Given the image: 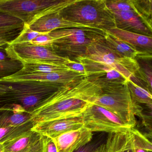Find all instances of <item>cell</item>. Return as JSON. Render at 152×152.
I'll return each instance as SVG.
<instances>
[{"mask_svg": "<svg viewBox=\"0 0 152 152\" xmlns=\"http://www.w3.org/2000/svg\"><path fill=\"white\" fill-rule=\"evenodd\" d=\"M101 91L98 84L85 77L65 84L31 114L32 120L36 123L82 116Z\"/></svg>", "mask_w": 152, "mask_h": 152, "instance_id": "obj_1", "label": "cell"}, {"mask_svg": "<svg viewBox=\"0 0 152 152\" xmlns=\"http://www.w3.org/2000/svg\"><path fill=\"white\" fill-rule=\"evenodd\" d=\"M62 86L38 81H0V106L18 105L31 114Z\"/></svg>", "mask_w": 152, "mask_h": 152, "instance_id": "obj_2", "label": "cell"}, {"mask_svg": "<svg viewBox=\"0 0 152 152\" xmlns=\"http://www.w3.org/2000/svg\"><path fill=\"white\" fill-rule=\"evenodd\" d=\"M105 31L91 27L59 29L49 33V47L59 56L75 61L85 55L89 46L104 38Z\"/></svg>", "mask_w": 152, "mask_h": 152, "instance_id": "obj_3", "label": "cell"}, {"mask_svg": "<svg viewBox=\"0 0 152 152\" xmlns=\"http://www.w3.org/2000/svg\"><path fill=\"white\" fill-rule=\"evenodd\" d=\"M65 20L108 31L116 28L114 17L105 0H74L59 12Z\"/></svg>", "mask_w": 152, "mask_h": 152, "instance_id": "obj_4", "label": "cell"}, {"mask_svg": "<svg viewBox=\"0 0 152 152\" xmlns=\"http://www.w3.org/2000/svg\"><path fill=\"white\" fill-rule=\"evenodd\" d=\"M74 0H0V13L30 25L45 15L61 11Z\"/></svg>", "mask_w": 152, "mask_h": 152, "instance_id": "obj_5", "label": "cell"}, {"mask_svg": "<svg viewBox=\"0 0 152 152\" xmlns=\"http://www.w3.org/2000/svg\"><path fill=\"white\" fill-rule=\"evenodd\" d=\"M101 90L92 104L109 110L128 125L135 128L137 124L136 115H140L142 108L132 99L127 83Z\"/></svg>", "mask_w": 152, "mask_h": 152, "instance_id": "obj_6", "label": "cell"}, {"mask_svg": "<svg viewBox=\"0 0 152 152\" xmlns=\"http://www.w3.org/2000/svg\"><path fill=\"white\" fill-rule=\"evenodd\" d=\"M83 56L116 70L127 80L137 82L139 67L136 59L123 57L114 52L107 45L104 38L89 46Z\"/></svg>", "mask_w": 152, "mask_h": 152, "instance_id": "obj_7", "label": "cell"}, {"mask_svg": "<svg viewBox=\"0 0 152 152\" xmlns=\"http://www.w3.org/2000/svg\"><path fill=\"white\" fill-rule=\"evenodd\" d=\"M35 122L31 114L16 104L0 106V144L31 130Z\"/></svg>", "mask_w": 152, "mask_h": 152, "instance_id": "obj_8", "label": "cell"}, {"mask_svg": "<svg viewBox=\"0 0 152 152\" xmlns=\"http://www.w3.org/2000/svg\"><path fill=\"white\" fill-rule=\"evenodd\" d=\"M84 127L92 132L116 133L130 131L132 128L109 110L90 104L82 115Z\"/></svg>", "mask_w": 152, "mask_h": 152, "instance_id": "obj_9", "label": "cell"}, {"mask_svg": "<svg viewBox=\"0 0 152 152\" xmlns=\"http://www.w3.org/2000/svg\"><path fill=\"white\" fill-rule=\"evenodd\" d=\"M5 50L9 57L22 62L64 64L69 60L59 56L50 48L30 42L8 45Z\"/></svg>", "mask_w": 152, "mask_h": 152, "instance_id": "obj_10", "label": "cell"}, {"mask_svg": "<svg viewBox=\"0 0 152 152\" xmlns=\"http://www.w3.org/2000/svg\"><path fill=\"white\" fill-rule=\"evenodd\" d=\"M84 127L82 116L35 123L32 130L54 139L70 131Z\"/></svg>", "mask_w": 152, "mask_h": 152, "instance_id": "obj_11", "label": "cell"}, {"mask_svg": "<svg viewBox=\"0 0 152 152\" xmlns=\"http://www.w3.org/2000/svg\"><path fill=\"white\" fill-rule=\"evenodd\" d=\"M85 77V75L72 70L42 74L16 75L14 74L0 80V81H38L56 83L61 85Z\"/></svg>", "mask_w": 152, "mask_h": 152, "instance_id": "obj_12", "label": "cell"}, {"mask_svg": "<svg viewBox=\"0 0 152 152\" xmlns=\"http://www.w3.org/2000/svg\"><path fill=\"white\" fill-rule=\"evenodd\" d=\"M93 138V132L83 127L65 132L53 139L57 152H74L88 144Z\"/></svg>", "mask_w": 152, "mask_h": 152, "instance_id": "obj_13", "label": "cell"}, {"mask_svg": "<svg viewBox=\"0 0 152 152\" xmlns=\"http://www.w3.org/2000/svg\"><path fill=\"white\" fill-rule=\"evenodd\" d=\"M59 12L48 14L38 18L29 25L30 28L39 32L50 33L65 28L89 27L65 20L60 15Z\"/></svg>", "mask_w": 152, "mask_h": 152, "instance_id": "obj_14", "label": "cell"}, {"mask_svg": "<svg viewBox=\"0 0 152 152\" xmlns=\"http://www.w3.org/2000/svg\"><path fill=\"white\" fill-rule=\"evenodd\" d=\"M114 17L116 28L152 37V31L133 12L111 10Z\"/></svg>", "mask_w": 152, "mask_h": 152, "instance_id": "obj_15", "label": "cell"}, {"mask_svg": "<svg viewBox=\"0 0 152 152\" xmlns=\"http://www.w3.org/2000/svg\"><path fill=\"white\" fill-rule=\"evenodd\" d=\"M107 32L130 45L139 52L152 55V37L124 31L116 27Z\"/></svg>", "mask_w": 152, "mask_h": 152, "instance_id": "obj_16", "label": "cell"}, {"mask_svg": "<svg viewBox=\"0 0 152 152\" xmlns=\"http://www.w3.org/2000/svg\"><path fill=\"white\" fill-rule=\"evenodd\" d=\"M130 131L108 133L104 142L94 152H124L132 148V136Z\"/></svg>", "mask_w": 152, "mask_h": 152, "instance_id": "obj_17", "label": "cell"}, {"mask_svg": "<svg viewBox=\"0 0 152 152\" xmlns=\"http://www.w3.org/2000/svg\"><path fill=\"white\" fill-rule=\"evenodd\" d=\"M42 136L31 130L3 144L5 152H26L40 142Z\"/></svg>", "mask_w": 152, "mask_h": 152, "instance_id": "obj_18", "label": "cell"}, {"mask_svg": "<svg viewBox=\"0 0 152 152\" xmlns=\"http://www.w3.org/2000/svg\"><path fill=\"white\" fill-rule=\"evenodd\" d=\"M23 67L16 75L42 74L59 72L70 70L64 64L46 63H28L22 62Z\"/></svg>", "mask_w": 152, "mask_h": 152, "instance_id": "obj_19", "label": "cell"}, {"mask_svg": "<svg viewBox=\"0 0 152 152\" xmlns=\"http://www.w3.org/2000/svg\"><path fill=\"white\" fill-rule=\"evenodd\" d=\"M104 39L107 45L111 49L123 57L135 59L138 56L147 55L139 52L130 45L121 40L108 32H106Z\"/></svg>", "mask_w": 152, "mask_h": 152, "instance_id": "obj_20", "label": "cell"}, {"mask_svg": "<svg viewBox=\"0 0 152 152\" xmlns=\"http://www.w3.org/2000/svg\"><path fill=\"white\" fill-rule=\"evenodd\" d=\"M135 59L139 67L137 80L142 88L152 94V55H141Z\"/></svg>", "mask_w": 152, "mask_h": 152, "instance_id": "obj_21", "label": "cell"}, {"mask_svg": "<svg viewBox=\"0 0 152 152\" xmlns=\"http://www.w3.org/2000/svg\"><path fill=\"white\" fill-rule=\"evenodd\" d=\"M24 23L21 20L0 13V36L17 37L23 30Z\"/></svg>", "mask_w": 152, "mask_h": 152, "instance_id": "obj_22", "label": "cell"}, {"mask_svg": "<svg viewBox=\"0 0 152 152\" xmlns=\"http://www.w3.org/2000/svg\"><path fill=\"white\" fill-rule=\"evenodd\" d=\"M2 49H0V80L16 73L23 67L22 62L9 57Z\"/></svg>", "mask_w": 152, "mask_h": 152, "instance_id": "obj_23", "label": "cell"}, {"mask_svg": "<svg viewBox=\"0 0 152 152\" xmlns=\"http://www.w3.org/2000/svg\"><path fill=\"white\" fill-rule=\"evenodd\" d=\"M127 84L134 102L138 104H144L152 110V94L134 83L131 80H128Z\"/></svg>", "mask_w": 152, "mask_h": 152, "instance_id": "obj_24", "label": "cell"}, {"mask_svg": "<svg viewBox=\"0 0 152 152\" xmlns=\"http://www.w3.org/2000/svg\"><path fill=\"white\" fill-rule=\"evenodd\" d=\"M137 15L152 31V1L151 0H133Z\"/></svg>", "mask_w": 152, "mask_h": 152, "instance_id": "obj_25", "label": "cell"}, {"mask_svg": "<svg viewBox=\"0 0 152 152\" xmlns=\"http://www.w3.org/2000/svg\"><path fill=\"white\" fill-rule=\"evenodd\" d=\"M132 140V148L134 149H141L152 152V143L140 132L132 128L130 131Z\"/></svg>", "mask_w": 152, "mask_h": 152, "instance_id": "obj_26", "label": "cell"}, {"mask_svg": "<svg viewBox=\"0 0 152 152\" xmlns=\"http://www.w3.org/2000/svg\"><path fill=\"white\" fill-rule=\"evenodd\" d=\"M105 2L107 7L110 10L131 11L137 15L133 0H105Z\"/></svg>", "mask_w": 152, "mask_h": 152, "instance_id": "obj_27", "label": "cell"}, {"mask_svg": "<svg viewBox=\"0 0 152 152\" xmlns=\"http://www.w3.org/2000/svg\"><path fill=\"white\" fill-rule=\"evenodd\" d=\"M48 33H41L35 31L30 28L29 25L24 24L23 30L19 35L10 42L8 45L28 43L34 39L39 35Z\"/></svg>", "mask_w": 152, "mask_h": 152, "instance_id": "obj_28", "label": "cell"}, {"mask_svg": "<svg viewBox=\"0 0 152 152\" xmlns=\"http://www.w3.org/2000/svg\"><path fill=\"white\" fill-rule=\"evenodd\" d=\"M106 137L104 132L98 135L93 139L88 144L80 148L74 152H94L95 150L103 144Z\"/></svg>", "mask_w": 152, "mask_h": 152, "instance_id": "obj_29", "label": "cell"}, {"mask_svg": "<svg viewBox=\"0 0 152 152\" xmlns=\"http://www.w3.org/2000/svg\"><path fill=\"white\" fill-rule=\"evenodd\" d=\"M52 37L50 35L49 33L39 35L34 39L30 42V43L34 45H39V46H44V47L49 48L52 43Z\"/></svg>", "mask_w": 152, "mask_h": 152, "instance_id": "obj_30", "label": "cell"}, {"mask_svg": "<svg viewBox=\"0 0 152 152\" xmlns=\"http://www.w3.org/2000/svg\"><path fill=\"white\" fill-rule=\"evenodd\" d=\"M42 152H57L56 147L52 139L42 136Z\"/></svg>", "mask_w": 152, "mask_h": 152, "instance_id": "obj_31", "label": "cell"}, {"mask_svg": "<svg viewBox=\"0 0 152 152\" xmlns=\"http://www.w3.org/2000/svg\"><path fill=\"white\" fill-rule=\"evenodd\" d=\"M64 65L70 70L83 74L85 75L86 73L84 66L80 62L69 60L64 63Z\"/></svg>", "mask_w": 152, "mask_h": 152, "instance_id": "obj_32", "label": "cell"}, {"mask_svg": "<svg viewBox=\"0 0 152 152\" xmlns=\"http://www.w3.org/2000/svg\"><path fill=\"white\" fill-rule=\"evenodd\" d=\"M16 37H1L0 36V49L4 48V47L7 46L10 42Z\"/></svg>", "mask_w": 152, "mask_h": 152, "instance_id": "obj_33", "label": "cell"}, {"mask_svg": "<svg viewBox=\"0 0 152 152\" xmlns=\"http://www.w3.org/2000/svg\"><path fill=\"white\" fill-rule=\"evenodd\" d=\"M0 152H5V149L3 144H0Z\"/></svg>", "mask_w": 152, "mask_h": 152, "instance_id": "obj_34", "label": "cell"}, {"mask_svg": "<svg viewBox=\"0 0 152 152\" xmlns=\"http://www.w3.org/2000/svg\"><path fill=\"white\" fill-rule=\"evenodd\" d=\"M124 152H134V150H133V148H130V149H128V150H126Z\"/></svg>", "mask_w": 152, "mask_h": 152, "instance_id": "obj_35", "label": "cell"}]
</instances>
